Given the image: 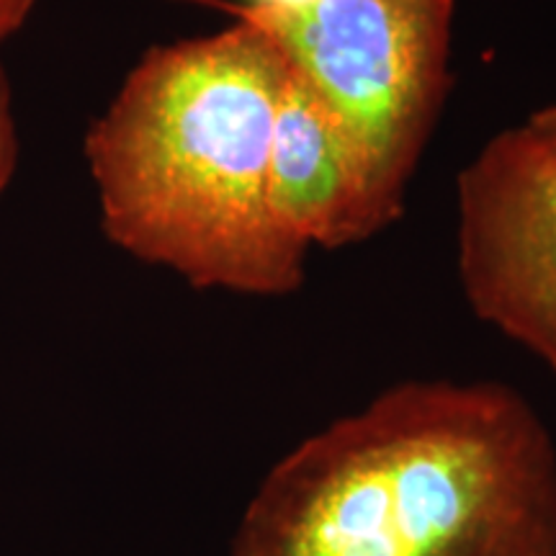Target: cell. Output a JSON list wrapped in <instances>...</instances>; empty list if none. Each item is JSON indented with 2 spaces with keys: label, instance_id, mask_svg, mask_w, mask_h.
Returning a JSON list of instances; mask_svg holds the SVG:
<instances>
[{
  "label": "cell",
  "instance_id": "1",
  "mask_svg": "<svg viewBox=\"0 0 556 556\" xmlns=\"http://www.w3.org/2000/svg\"><path fill=\"white\" fill-rule=\"evenodd\" d=\"M232 556H556V451L516 389L405 381L291 448Z\"/></svg>",
  "mask_w": 556,
  "mask_h": 556
},
{
  "label": "cell",
  "instance_id": "2",
  "mask_svg": "<svg viewBox=\"0 0 556 556\" xmlns=\"http://www.w3.org/2000/svg\"><path fill=\"white\" fill-rule=\"evenodd\" d=\"M287 73V54L245 21L144 52L86 137L106 238L199 289L302 287L307 253L268 212Z\"/></svg>",
  "mask_w": 556,
  "mask_h": 556
},
{
  "label": "cell",
  "instance_id": "3",
  "mask_svg": "<svg viewBox=\"0 0 556 556\" xmlns=\"http://www.w3.org/2000/svg\"><path fill=\"white\" fill-rule=\"evenodd\" d=\"M261 29L336 116L374 229L402 201L448 90L456 0H312L261 9L199 0Z\"/></svg>",
  "mask_w": 556,
  "mask_h": 556
},
{
  "label": "cell",
  "instance_id": "4",
  "mask_svg": "<svg viewBox=\"0 0 556 556\" xmlns=\"http://www.w3.org/2000/svg\"><path fill=\"white\" fill-rule=\"evenodd\" d=\"M458 278L486 325L556 371V152L500 131L456 178Z\"/></svg>",
  "mask_w": 556,
  "mask_h": 556
},
{
  "label": "cell",
  "instance_id": "5",
  "mask_svg": "<svg viewBox=\"0 0 556 556\" xmlns=\"http://www.w3.org/2000/svg\"><path fill=\"white\" fill-rule=\"evenodd\" d=\"M268 212L281 238L302 253L312 245L336 250L377 232L336 116L291 65L270 144Z\"/></svg>",
  "mask_w": 556,
  "mask_h": 556
},
{
  "label": "cell",
  "instance_id": "6",
  "mask_svg": "<svg viewBox=\"0 0 556 556\" xmlns=\"http://www.w3.org/2000/svg\"><path fill=\"white\" fill-rule=\"evenodd\" d=\"M13 165H16V131L11 119L9 86H5L3 70H0V193L9 186Z\"/></svg>",
  "mask_w": 556,
  "mask_h": 556
},
{
  "label": "cell",
  "instance_id": "7",
  "mask_svg": "<svg viewBox=\"0 0 556 556\" xmlns=\"http://www.w3.org/2000/svg\"><path fill=\"white\" fill-rule=\"evenodd\" d=\"M37 0H0V41L24 26Z\"/></svg>",
  "mask_w": 556,
  "mask_h": 556
},
{
  "label": "cell",
  "instance_id": "8",
  "mask_svg": "<svg viewBox=\"0 0 556 556\" xmlns=\"http://www.w3.org/2000/svg\"><path fill=\"white\" fill-rule=\"evenodd\" d=\"M526 129L531 131L533 137H539L548 150L556 152V103L528 116Z\"/></svg>",
  "mask_w": 556,
  "mask_h": 556
},
{
  "label": "cell",
  "instance_id": "9",
  "mask_svg": "<svg viewBox=\"0 0 556 556\" xmlns=\"http://www.w3.org/2000/svg\"><path fill=\"white\" fill-rule=\"evenodd\" d=\"M312 0H250L248 5H261V9H281V11H291V9H302V5H309Z\"/></svg>",
  "mask_w": 556,
  "mask_h": 556
}]
</instances>
